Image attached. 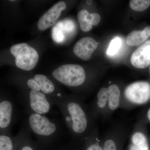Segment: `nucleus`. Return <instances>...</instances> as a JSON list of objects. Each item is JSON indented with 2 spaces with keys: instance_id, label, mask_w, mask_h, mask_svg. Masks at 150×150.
<instances>
[{
  "instance_id": "obj_20",
  "label": "nucleus",
  "mask_w": 150,
  "mask_h": 150,
  "mask_svg": "<svg viewBox=\"0 0 150 150\" xmlns=\"http://www.w3.org/2000/svg\"><path fill=\"white\" fill-rule=\"evenodd\" d=\"M26 85L28 88L30 89L36 91L42 92L40 85L38 83L37 81L35 80L34 77L28 79L26 81Z\"/></svg>"
},
{
  "instance_id": "obj_9",
  "label": "nucleus",
  "mask_w": 150,
  "mask_h": 150,
  "mask_svg": "<svg viewBox=\"0 0 150 150\" xmlns=\"http://www.w3.org/2000/svg\"><path fill=\"white\" fill-rule=\"evenodd\" d=\"M131 63L134 67L144 69L150 64V40L146 41L131 55Z\"/></svg>"
},
{
  "instance_id": "obj_8",
  "label": "nucleus",
  "mask_w": 150,
  "mask_h": 150,
  "mask_svg": "<svg viewBox=\"0 0 150 150\" xmlns=\"http://www.w3.org/2000/svg\"><path fill=\"white\" fill-rule=\"evenodd\" d=\"M97 46L96 41L92 38H83L75 44L74 47V53L81 59L88 61L96 50Z\"/></svg>"
},
{
  "instance_id": "obj_11",
  "label": "nucleus",
  "mask_w": 150,
  "mask_h": 150,
  "mask_svg": "<svg viewBox=\"0 0 150 150\" xmlns=\"http://www.w3.org/2000/svg\"><path fill=\"white\" fill-rule=\"evenodd\" d=\"M150 36V26L145 28L142 30H134L130 33L126 38V43L130 46L139 45Z\"/></svg>"
},
{
  "instance_id": "obj_4",
  "label": "nucleus",
  "mask_w": 150,
  "mask_h": 150,
  "mask_svg": "<svg viewBox=\"0 0 150 150\" xmlns=\"http://www.w3.org/2000/svg\"><path fill=\"white\" fill-rule=\"evenodd\" d=\"M11 53L15 57V63L19 69L25 71L33 69L37 64L39 56L34 48L25 43L12 46Z\"/></svg>"
},
{
  "instance_id": "obj_18",
  "label": "nucleus",
  "mask_w": 150,
  "mask_h": 150,
  "mask_svg": "<svg viewBox=\"0 0 150 150\" xmlns=\"http://www.w3.org/2000/svg\"><path fill=\"white\" fill-rule=\"evenodd\" d=\"M122 45V41L119 37H116L113 38L109 44L107 54L109 56H114L120 50Z\"/></svg>"
},
{
  "instance_id": "obj_7",
  "label": "nucleus",
  "mask_w": 150,
  "mask_h": 150,
  "mask_svg": "<svg viewBox=\"0 0 150 150\" xmlns=\"http://www.w3.org/2000/svg\"><path fill=\"white\" fill-rule=\"evenodd\" d=\"M67 5L63 1L56 3L44 14L38 20L37 26L38 29L44 30L54 25L60 16L61 12L66 8Z\"/></svg>"
},
{
  "instance_id": "obj_24",
  "label": "nucleus",
  "mask_w": 150,
  "mask_h": 150,
  "mask_svg": "<svg viewBox=\"0 0 150 150\" xmlns=\"http://www.w3.org/2000/svg\"><path fill=\"white\" fill-rule=\"evenodd\" d=\"M87 4L88 5H90L92 4V1H87Z\"/></svg>"
},
{
  "instance_id": "obj_23",
  "label": "nucleus",
  "mask_w": 150,
  "mask_h": 150,
  "mask_svg": "<svg viewBox=\"0 0 150 150\" xmlns=\"http://www.w3.org/2000/svg\"><path fill=\"white\" fill-rule=\"evenodd\" d=\"M147 118L149 121H150V108L147 112Z\"/></svg>"
},
{
  "instance_id": "obj_25",
  "label": "nucleus",
  "mask_w": 150,
  "mask_h": 150,
  "mask_svg": "<svg viewBox=\"0 0 150 150\" xmlns=\"http://www.w3.org/2000/svg\"></svg>"
},
{
  "instance_id": "obj_13",
  "label": "nucleus",
  "mask_w": 150,
  "mask_h": 150,
  "mask_svg": "<svg viewBox=\"0 0 150 150\" xmlns=\"http://www.w3.org/2000/svg\"><path fill=\"white\" fill-rule=\"evenodd\" d=\"M18 142V134L13 136L11 132L0 133V150H14Z\"/></svg>"
},
{
  "instance_id": "obj_6",
  "label": "nucleus",
  "mask_w": 150,
  "mask_h": 150,
  "mask_svg": "<svg viewBox=\"0 0 150 150\" xmlns=\"http://www.w3.org/2000/svg\"><path fill=\"white\" fill-rule=\"evenodd\" d=\"M124 94L134 104H144L150 100V83L144 81L133 83L126 88Z\"/></svg>"
},
{
  "instance_id": "obj_17",
  "label": "nucleus",
  "mask_w": 150,
  "mask_h": 150,
  "mask_svg": "<svg viewBox=\"0 0 150 150\" xmlns=\"http://www.w3.org/2000/svg\"><path fill=\"white\" fill-rule=\"evenodd\" d=\"M130 7L133 10L142 11L150 6V0H131L129 2Z\"/></svg>"
},
{
  "instance_id": "obj_21",
  "label": "nucleus",
  "mask_w": 150,
  "mask_h": 150,
  "mask_svg": "<svg viewBox=\"0 0 150 150\" xmlns=\"http://www.w3.org/2000/svg\"><path fill=\"white\" fill-rule=\"evenodd\" d=\"M103 150H117L115 142L112 139L106 140L105 142Z\"/></svg>"
},
{
  "instance_id": "obj_10",
  "label": "nucleus",
  "mask_w": 150,
  "mask_h": 150,
  "mask_svg": "<svg viewBox=\"0 0 150 150\" xmlns=\"http://www.w3.org/2000/svg\"><path fill=\"white\" fill-rule=\"evenodd\" d=\"M77 18L81 29L84 32L91 30L93 25H97L100 21V17L98 13H90L84 9L78 13Z\"/></svg>"
},
{
  "instance_id": "obj_1",
  "label": "nucleus",
  "mask_w": 150,
  "mask_h": 150,
  "mask_svg": "<svg viewBox=\"0 0 150 150\" xmlns=\"http://www.w3.org/2000/svg\"><path fill=\"white\" fill-rule=\"evenodd\" d=\"M65 126L71 137L83 138L89 137L91 131L90 115L82 102L69 96H65L56 101Z\"/></svg>"
},
{
  "instance_id": "obj_2",
  "label": "nucleus",
  "mask_w": 150,
  "mask_h": 150,
  "mask_svg": "<svg viewBox=\"0 0 150 150\" xmlns=\"http://www.w3.org/2000/svg\"><path fill=\"white\" fill-rule=\"evenodd\" d=\"M24 112L23 127L38 142L48 144L64 136L66 126L63 121L36 112L27 111Z\"/></svg>"
},
{
  "instance_id": "obj_16",
  "label": "nucleus",
  "mask_w": 150,
  "mask_h": 150,
  "mask_svg": "<svg viewBox=\"0 0 150 150\" xmlns=\"http://www.w3.org/2000/svg\"><path fill=\"white\" fill-rule=\"evenodd\" d=\"M96 105L100 108H104L108 102V93L107 88H100L97 93Z\"/></svg>"
},
{
  "instance_id": "obj_12",
  "label": "nucleus",
  "mask_w": 150,
  "mask_h": 150,
  "mask_svg": "<svg viewBox=\"0 0 150 150\" xmlns=\"http://www.w3.org/2000/svg\"><path fill=\"white\" fill-rule=\"evenodd\" d=\"M130 150H149L147 138L144 133L137 132L133 134Z\"/></svg>"
},
{
  "instance_id": "obj_14",
  "label": "nucleus",
  "mask_w": 150,
  "mask_h": 150,
  "mask_svg": "<svg viewBox=\"0 0 150 150\" xmlns=\"http://www.w3.org/2000/svg\"><path fill=\"white\" fill-rule=\"evenodd\" d=\"M108 104L111 110L117 109L120 103L121 91L119 87L115 84L111 85L108 88Z\"/></svg>"
},
{
  "instance_id": "obj_5",
  "label": "nucleus",
  "mask_w": 150,
  "mask_h": 150,
  "mask_svg": "<svg viewBox=\"0 0 150 150\" xmlns=\"http://www.w3.org/2000/svg\"><path fill=\"white\" fill-rule=\"evenodd\" d=\"M18 118L15 102L1 96L0 100V133L11 132L12 127Z\"/></svg>"
},
{
  "instance_id": "obj_22",
  "label": "nucleus",
  "mask_w": 150,
  "mask_h": 150,
  "mask_svg": "<svg viewBox=\"0 0 150 150\" xmlns=\"http://www.w3.org/2000/svg\"><path fill=\"white\" fill-rule=\"evenodd\" d=\"M86 150H103V149L98 144L93 143L88 147Z\"/></svg>"
},
{
  "instance_id": "obj_3",
  "label": "nucleus",
  "mask_w": 150,
  "mask_h": 150,
  "mask_svg": "<svg viewBox=\"0 0 150 150\" xmlns=\"http://www.w3.org/2000/svg\"><path fill=\"white\" fill-rule=\"evenodd\" d=\"M52 75L57 81L71 88L82 85L86 77L83 68L77 64L62 65L54 70Z\"/></svg>"
},
{
  "instance_id": "obj_19",
  "label": "nucleus",
  "mask_w": 150,
  "mask_h": 150,
  "mask_svg": "<svg viewBox=\"0 0 150 150\" xmlns=\"http://www.w3.org/2000/svg\"><path fill=\"white\" fill-rule=\"evenodd\" d=\"M52 35L53 38L56 42L60 43L64 40V37L62 31V28L59 23L56 25V26L53 28Z\"/></svg>"
},
{
  "instance_id": "obj_15",
  "label": "nucleus",
  "mask_w": 150,
  "mask_h": 150,
  "mask_svg": "<svg viewBox=\"0 0 150 150\" xmlns=\"http://www.w3.org/2000/svg\"><path fill=\"white\" fill-rule=\"evenodd\" d=\"M20 150H35L33 145L32 135L24 127H23L18 133Z\"/></svg>"
}]
</instances>
